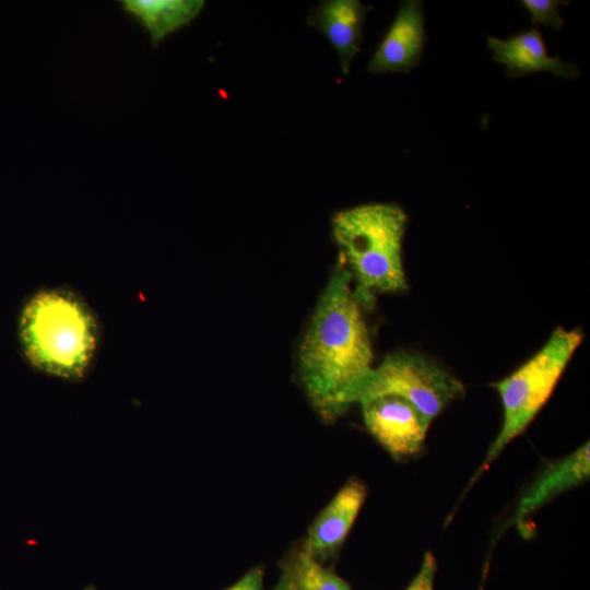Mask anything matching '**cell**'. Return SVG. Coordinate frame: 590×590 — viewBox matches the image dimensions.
Here are the masks:
<instances>
[{
  "instance_id": "e0dca14e",
  "label": "cell",
  "mask_w": 590,
  "mask_h": 590,
  "mask_svg": "<svg viewBox=\"0 0 590 590\" xmlns=\"http://www.w3.org/2000/svg\"><path fill=\"white\" fill-rule=\"evenodd\" d=\"M273 590H294L287 576L283 571H281L280 578Z\"/></svg>"
},
{
  "instance_id": "30bf717a",
  "label": "cell",
  "mask_w": 590,
  "mask_h": 590,
  "mask_svg": "<svg viewBox=\"0 0 590 590\" xmlns=\"http://www.w3.org/2000/svg\"><path fill=\"white\" fill-rule=\"evenodd\" d=\"M487 45L493 51V59L503 63L510 76H521L540 71H550L555 76L564 79L579 75L575 64L547 54L538 30L522 32L508 39L488 37Z\"/></svg>"
},
{
  "instance_id": "2e32d148",
  "label": "cell",
  "mask_w": 590,
  "mask_h": 590,
  "mask_svg": "<svg viewBox=\"0 0 590 590\" xmlns=\"http://www.w3.org/2000/svg\"><path fill=\"white\" fill-rule=\"evenodd\" d=\"M225 590H264L261 567L249 569L243 577Z\"/></svg>"
},
{
  "instance_id": "7a4b0ae2",
  "label": "cell",
  "mask_w": 590,
  "mask_h": 590,
  "mask_svg": "<svg viewBox=\"0 0 590 590\" xmlns=\"http://www.w3.org/2000/svg\"><path fill=\"white\" fill-rule=\"evenodd\" d=\"M332 236L339 262L351 275L354 290L366 308L376 294L408 288L402 262L406 214L397 204L367 203L338 212Z\"/></svg>"
},
{
  "instance_id": "8992f818",
  "label": "cell",
  "mask_w": 590,
  "mask_h": 590,
  "mask_svg": "<svg viewBox=\"0 0 590 590\" xmlns=\"http://www.w3.org/2000/svg\"><path fill=\"white\" fill-rule=\"evenodd\" d=\"M366 428L396 460L420 453L430 422L397 396H376L358 402Z\"/></svg>"
},
{
  "instance_id": "ba28073f",
  "label": "cell",
  "mask_w": 590,
  "mask_h": 590,
  "mask_svg": "<svg viewBox=\"0 0 590 590\" xmlns=\"http://www.w3.org/2000/svg\"><path fill=\"white\" fill-rule=\"evenodd\" d=\"M366 498L358 480L347 481L311 524L303 550L318 562L334 555L346 539Z\"/></svg>"
},
{
  "instance_id": "5b68a950",
  "label": "cell",
  "mask_w": 590,
  "mask_h": 590,
  "mask_svg": "<svg viewBox=\"0 0 590 590\" xmlns=\"http://www.w3.org/2000/svg\"><path fill=\"white\" fill-rule=\"evenodd\" d=\"M397 396L415 406L430 423L464 394L463 384L430 359L409 352L387 355L364 382L357 403L376 396Z\"/></svg>"
},
{
  "instance_id": "6da1fadb",
  "label": "cell",
  "mask_w": 590,
  "mask_h": 590,
  "mask_svg": "<svg viewBox=\"0 0 590 590\" xmlns=\"http://www.w3.org/2000/svg\"><path fill=\"white\" fill-rule=\"evenodd\" d=\"M365 305L339 262L324 286L298 351L305 393L318 415L332 422L357 403L374 365Z\"/></svg>"
},
{
  "instance_id": "4fadbf2b",
  "label": "cell",
  "mask_w": 590,
  "mask_h": 590,
  "mask_svg": "<svg viewBox=\"0 0 590 590\" xmlns=\"http://www.w3.org/2000/svg\"><path fill=\"white\" fill-rule=\"evenodd\" d=\"M281 571L287 576L294 590H352L346 581L303 548L284 562Z\"/></svg>"
},
{
  "instance_id": "3957f363",
  "label": "cell",
  "mask_w": 590,
  "mask_h": 590,
  "mask_svg": "<svg viewBox=\"0 0 590 590\" xmlns=\"http://www.w3.org/2000/svg\"><path fill=\"white\" fill-rule=\"evenodd\" d=\"M20 338L33 366L52 376L78 379L95 357L98 328L91 309L75 294L46 290L24 306Z\"/></svg>"
},
{
  "instance_id": "9c48e42d",
  "label": "cell",
  "mask_w": 590,
  "mask_h": 590,
  "mask_svg": "<svg viewBox=\"0 0 590 590\" xmlns=\"http://www.w3.org/2000/svg\"><path fill=\"white\" fill-rule=\"evenodd\" d=\"M371 9L357 0L322 1L309 16V24L323 34L338 52L342 73L347 75L351 61L361 50L363 26Z\"/></svg>"
},
{
  "instance_id": "7c38bea8",
  "label": "cell",
  "mask_w": 590,
  "mask_h": 590,
  "mask_svg": "<svg viewBox=\"0 0 590 590\" xmlns=\"http://www.w3.org/2000/svg\"><path fill=\"white\" fill-rule=\"evenodd\" d=\"M121 3L148 30L154 46L189 24L204 5L202 0H123Z\"/></svg>"
},
{
  "instance_id": "52a82bcc",
  "label": "cell",
  "mask_w": 590,
  "mask_h": 590,
  "mask_svg": "<svg viewBox=\"0 0 590 590\" xmlns=\"http://www.w3.org/2000/svg\"><path fill=\"white\" fill-rule=\"evenodd\" d=\"M424 44L422 1H403L390 28L373 55L367 70L374 74L409 72L418 64Z\"/></svg>"
},
{
  "instance_id": "ac0fdd59",
  "label": "cell",
  "mask_w": 590,
  "mask_h": 590,
  "mask_svg": "<svg viewBox=\"0 0 590 590\" xmlns=\"http://www.w3.org/2000/svg\"><path fill=\"white\" fill-rule=\"evenodd\" d=\"M85 590H95V588L93 586H88L85 588Z\"/></svg>"
},
{
  "instance_id": "9a60e30c",
  "label": "cell",
  "mask_w": 590,
  "mask_h": 590,
  "mask_svg": "<svg viewBox=\"0 0 590 590\" xmlns=\"http://www.w3.org/2000/svg\"><path fill=\"white\" fill-rule=\"evenodd\" d=\"M436 559L430 552H426L417 574L405 590H434Z\"/></svg>"
},
{
  "instance_id": "277c9868",
  "label": "cell",
  "mask_w": 590,
  "mask_h": 590,
  "mask_svg": "<svg viewBox=\"0 0 590 590\" xmlns=\"http://www.w3.org/2000/svg\"><path fill=\"white\" fill-rule=\"evenodd\" d=\"M582 339L580 329L556 328L530 359L493 385L502 400L504 420L481 470L488 467L532 422L551 397Z\"/></svg>"
},
{
  "instance_id": "5bb4252c",
  "label": "cell",
  "mask_w": 590,
  "mask_h": 590,
  "mask_svg": "<svg viewBox=\"0 0 590 590\" xmlns=\"http://www.w3.org/2000/svg\"><path fill=\"white\" fill-rule=\"evenodd\" d=\"M522 5L528 10L534 24H543L555 31H560L564 21L559 15V5L568 4L558 0H523Z\"/></svg>"
},
{
  "instance_id": "8fae6325",
  "label": "cell",
  "mask_w": 590,
  "mask_h": 590,
  "mask_svg": "<svg viewBox=\"0 0 590 590\" xmlns=\"http://www.w3.org/2000/svg\"><path fill=\"white\" fill-rule=\"evenodd\" d=\"M590 475V446L580 448L550 464L533 482L519 502L516 522L523 530L527 518L563 492L577 486Z\"/></svg>"
}]
</instances>
